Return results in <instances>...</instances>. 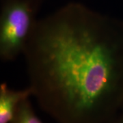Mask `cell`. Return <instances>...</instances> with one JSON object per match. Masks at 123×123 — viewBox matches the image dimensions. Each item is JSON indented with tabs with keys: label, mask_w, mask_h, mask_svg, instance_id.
I'll list each match as a JSON object with an SVG mask.
<instances>
[{
	"label": "cell",
	"mask_w": 123,
	"mask_h": 123,
	"mask_svg": "<svg viewBox=\"0 0 123 123\" xmlns=\"http://www.w3.org/2000/svg\"><path fill=\"white\" fill-rule=\"evenodd\" d=\"M32 97L57 123H110L123 108V21L70 2L39 19L23 53Z\"/></svg>",
	"instance_id": "6da1fadb"
},
{
	"label": "cell",
	"mask_w": 123,
	"mask_h": 123,
	"mask_svg": "<svg viewBox=\"0 0 123 123\" xmlns=\"http://www.w3.org/2000/svg\"><path fill=\"white\" fill-rule=\"evenodd\" d=\"M41 0H2L0 58L10 62L23 55L35 30Z\"/></svg>",
	"instance_id": "7a4b0ae2"
},
{
	"label": "cell",
	"mask_w": 123,
	"mask_h": 123,
	"mask_svg": "<svg viewBox=\"0 0 123 123\" xmlns=\"http://www.w3.org/2000/svg\"><path fill=\"white\" fill-rule=\"evenodd\" d=\"M32 97L28 86L23 90H14L6 83L0 85V123H12L23 101Z\"/></svg>",
	"instance_id": "3957f363"
},
{
	"label": "cell",
	"mask_w": 123,
	"mask_h": 123,
	"mask_svg": "<svg viewBox=\"0 0 123 123\" xmlns=\"http://www.w3.org/2000/svg\"><path fill=\"white\" fill-rule=\"evenodd\" d=\"M12 123H43L32 107L30 98L24 101L19 107Z\"/></svg>",
	"instance_id": "277c9868"
},
{
	"label": "cell",
	"mask_w": 123,
	"mask_h": 123,
	"mask_svg": "<svg viewBox=\"0 0 123 123\" xmlns=\"http://www.w3.org/2000/svg\"><path fill=\"white\" fill-rule=\"evenodd\" d=\"M110 123H123V108Z\"/></svg>",
	"instance_id": "5b68a950"
}]
</instances>
